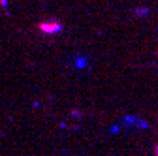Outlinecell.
Here are the masks:
<instances>
[{"mask_svg":"<svg viewBox=\"0 0 158 156\" xmlns=\"http://www.w3.org/2000/svg\"><path fill=\"white\" fill-rule=\"evenodd\" d=\"M40 28H42L44 32H56V30H58V25H56V23H44Z\"/></svg>","mask_w":158,"mask_h":156,"instance_id":"6da1fadb","label":"cell"}]
</instances>
